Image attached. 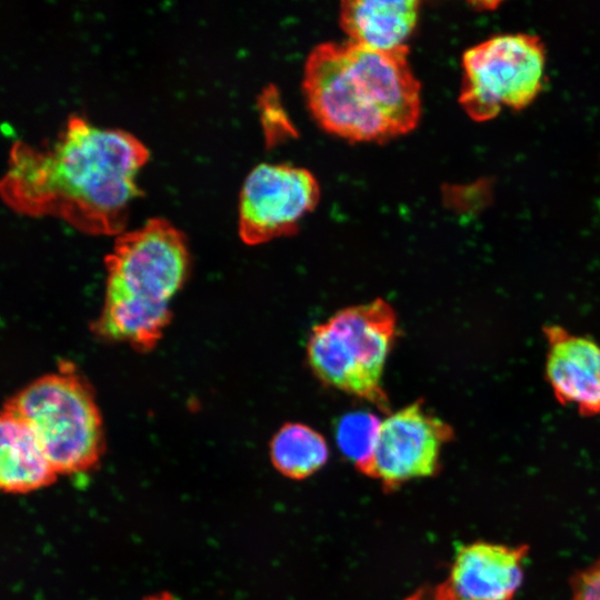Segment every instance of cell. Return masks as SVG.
<instances>
[{"label":"cell","mask_w":600,"mask_h":600,"mask_svg":"<svg viewBox=\"0 0 600 600\" xmlns=\"http://www.w3.org/2000/svg\"><path fill=\"white\" fill-rule=\"evenodd\" d=\"M148 158L132 133L70 114L53 141L12 143L0 192L19 213L57 217L89 234L118 236L129 206L141 194L136 176Z\"/></svg>","instance_id":"6da1fadb"},{"label":"cell","mask_w":600,"mask_h":600,"mask_svg":"<svg viewBox=\"0 0 600 600\" xmlns=\"http://www.w3.org/2000/svg\"><path fill=\"white\" fill-rule=\"evenodd\" d=\"M408 51L372 50L351 41L314 47L302 87L321 128L354 142H382L413 130L421 99Z\"/></svg>","instance_id":"7a4b0ae2"},{"label":"cell","mask_w":600,"mask_h":600,"mask_svg":"<svg viewBox=\"0 0 600 600\" xmlns=\"http://www.w3.org/2000/svg\"><path fill=\"white\" fill-rule=\"evenodd\" d=\"M104 262V301L93 330L106 340L150 351L171 320V300L188 274L184 234L164 218H150L118 234Z\"/></svg>","instance_id":"3957f363"},{"label":"cell","mask_w":600,"mask_h":600,"mask_svg":"<svg viewBox=\"0 0 600 600\" xmlns=\"http://www.w3.org/2000/svg\"><path fill=\"white\" fill-rule=\"evenodd\" d=\"M396 336L392 307L376 299L340 310L314 326L307 344L308 361L323 383L390 413L381 382Z\"/></svg>","instance_id":"277c9868"},{"label":"cell","mask_w":600,"mask_h":600,"mask_svg":"<svg viewBox=\"0 0 600 600\" xmlns=\"http://www.w3.org/2000/svg\"><path fill=\"white\" fill-rule=\"evenodd\" d=\"M6 404L38 436L58 474L93 469L104 450L103 424L93 390L71 370L41 376Z\"/></svg>","instance_id":"5b68a950"},{"label":"cell","mask_w":600,"mask_h":600,"mask_svg":"<svg viewBox=\"0 0 600 600\" xmlns=\"http://www.w3.org/2000/svg\"><path fill=\"white\" fill-rule=\"evenodd\" d=\"M546 54L540 40L526 33L493 36L462 57L460 103L477 121L502 108L521 109L542 89Z\"/></svg>","instance_id":"8992f818"},{"label":"cell","mask_w":600,"mask_h":600,"mask_svg":"<svg viewBox=\"0 0 600 600\" xmlns=\"http://www.w3.org/2000/svg\"><path fill=\"white\" fill-rule=\"evenodd\" d=\"M320 198V187L307 169L274 163L256 166L239 197V234L256 246L293 234Z\"/></svg>","instance_id":"52a82bcc"},{"label":"cell","mask_w":600,"mask_h":600,"mask_svg":"<svg viewBox=\"0 0 600 600\" xmlns=\"http://www.w3.org/2000/svg\"><path fill=\"white\" fill-rule=\"evenodd\" d=\"M453 437L449 424L416 401L381 420L371 459L361 471L392 491L434 476L442 448Z\"/></svg>","instance_id":"ba28073f"},{"label":"cell","mask_w":600,"mask_h":600,"mask_svg":"<svg viewBox=\"0 0 600 600\" xmlns=\"http://www.w3.org/2000/svg\"><path fill=\"white\" fill-rule=\"evenodd\" d=\"M528 548L474 542L462 547L436 600H512L523 579Z\"/></svg>","instance_id":"9c48e42d"},{"label":"cell","mask_w":600,"mask_h":600,"mask_svg":"<svg viewBox=\"0 0 600 600\" xmlns=\"http://www.w3.org/2000/svg\"><path fill=\"white\" fill-rule=\"evenodd\" d=\"M546 377L558 401L600 416V344L560 326L544 328Z\"/></svg>","instance_id":"30bf717a"},{"label":"cell","mask_w":600,"mask_h":600,"mask_svg":"<svg viewBox=\"0 0 600 600\" xmlns=\"http://www.w3.org/2000/svg\"><path fill=\"white\" fill-rule=\"evenodd\" d=\"M0 418L2 491L24 494L52 484L59 474L30 423L7 404Z\"/></svg>","instance_id":"8fae6325"},{"label":"cell","mask_w":600,"mask_h":600,"mask_svg":"<svg viewBox=\"0 0 600 600\" xmlns=\"http://www.w3.org/2000/svg\"><path fill=\"white\" fill-rule=\"evenodd\" d=\"M420 11L416 0H348L340 4L339 23L351 42L379 51L406 48Z\"/></svg>","instance_id":"7c38bea8"},{"label":"cell","mask_w":600,"mask_h":600,"mask_svg":"<svg viewBox=\"0 0 600 600\" xmlns=\"http://www.w3.org/2000/svg\"><path fill=\"white\" fill-rule=\"evenodd\" d=\"M327 441L311 427L289 422L283 424L270 442V459L284 477L306 479L319 471L328 461Z\"/></svg>","instance_id":"4fadbf2b"},{"label":"cell","mask_w":600,"mask_h":600,"mask_svg":"<svg viewBox=\"0 0 600 600\" xmlns=\"http://www.w3.org/2000/svg\"><path fill=\"white\" fill-rule=\"evenodd\" d=\"M380 423L376 414L366 411L347 413L337 423V444L360 472L371 459Z\"/></svg>","instance_id":"5bb4252c"},{"label":"cell","mask_w":600,"mask_h":600,"mask_svg":"<svg viewBox=\"0 0 600 600\" xmlns=\"http://www.w3.org/2000/svg\"><path fill=\"white\" fill-rule=\"evenodd\" d=\"M572 600H600V560L577 577Z\"/></svg>","instance_id":"9a60e30c"},{"label":"cell","mask_w":600,"mask_h":600,"mask_svg":"<svg viewBox=\"0 0 600 600\" xmlns=\"http://www.w3.org/2000/svg\"><path fill=\"white\" fill-rule=\"evenodd\" d=\"M404 600H436V598L432 590L422 588L407 597Z\"/></svg>","instance_id":"2e32d148"},{"label":"cell","mask_w":600,"mask_h":600,"mask_svg":"<svg viewBox=\"0 0 600 600\" xmlns=\"http://www.w3.org/2000/svg\"><path fill=\"white\" fill-rule=\"evenodd\" d=\"M142 600H177V599L169 592H160L157 594L144 597Z\"/></svg>","instance_id":"e0dca14e"}]
</instances>
